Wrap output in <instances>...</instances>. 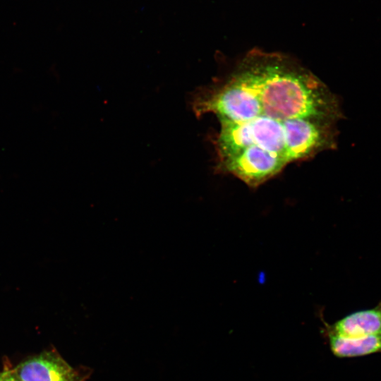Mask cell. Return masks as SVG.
Returning <instances> with one entry per match:
<instances>
[{"mask_svg": "<svg viewBox=\"0 0 381 381\" xmlns=\"http://www.w3.org/2000/svg\"><path fill=\"white\" fill-rule=\"evenodd\" d=\"M229 77L219 104V123H239L257 116L282 123L299 119L332 121L302 78L282 64L242 63Z\"/></svg>", "mask_w": 381, "mask_h": 381, "instance_id": "cell-1", "label": "cell"}, {"mask_svg": "<svg viewBox=\"0 0 381 381\" xmlns=\"http://www.w3.org/2000/svg\"><path fill=\"white\" fill-rule=\"evenodd\" d=\"M11 373L20 381H83L75 370L52 352L24 361Z\"/></svg>", "mask_w": 381, "mask_h": 381, "instance_id": "cell-2", "label": "cell"}, {"mask_svg": "<svg viewBox=\"0 0 381 381\" xmlns=\"http://www.w3.org/2000/svg\"><path fill=\"white\" fill-rule=\"evenodd\" d=\"M326 332L346 338L381 334V302L373 308L354 312L327 325Z\"/></svg>", "mask_w": 381, "mask_h": 381, "instance_id": "cell-3", "label": "cell"}, {"mask_svg": "<svg viewBox=\"0 0 381 381\" xmlns=\"http://www.w3.org/2000/svg\"><path fill=\"white\" fill-rule=\"evenodd\" d=\"M332 353L339 358H352L381 353V334L346 338L327 333Z\"/></svg>", "mask_w": 381, "mask_h": 381, "instance_id": "cell-4", "label": "cell"}, {"mask_svg": "<svg viewBox=\"0 0 381 381\" xmlns=\"http://www.w3.org/2000/svg\"><path fill=\"white\" fill-rule=\"evenodd\" d=\"M0 381H20L11 372H4L0 374Z\"/></svg>", "mask_w": 381, "mask_h": 381, "instance_id": "cell-5", "label": "cell"}, {"mask_svg": "<svg viewBox=\"0 0 381 381\" xmlns=\"http://www.w3.org/2000/svg\"><path fill=\"white\" fill-rule=\"evenodd\" d=\"M217 170L220 171V172H224V173H228L226 172L222 167L221 165H219V164H217ZM228 174H230V173H228ZM233 175V174H232ZM238 178V177H237ZM243 181V180H241ZM245 183H246L247 185H248L249 186H251V187H257L259 185L262 184V183H259V184H253V183H248V182H246L244 181H243Z\"/></svg>", "mask_w": 381, "mask_h": 381, "instance_id": "cell-6", "label": "cell"}]
</instances>
